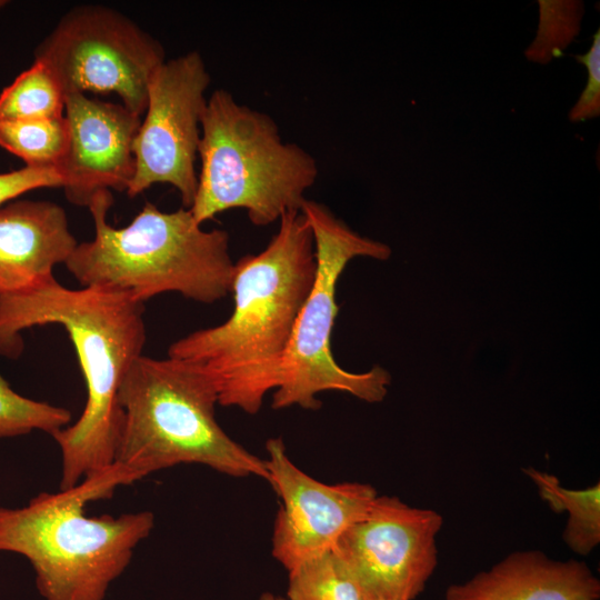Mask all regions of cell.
<instances>
[{"instance_id":"7402d4cb","label":"cell","mask_w":600,"mask_h":600,"mask_svg":"<svg viewBox=\"0 0 600 600\" xmlns=\"http://www.w3.org/2000/svg\"><path fill=\"white\" fill-rule=\"evenodd\" d=\"M62 187V178L54 168L24 166L0 173V207L23 193L39 188Z\"/></svg>"},{"instance_id":"d6986e66","label":"cell","mask_w":600,"mask_h":600,"mask_svg":"<svg viewBox=\"0 0 600 600\" xmlns=\"http://www.w3.org/2000/svg\"><path fill=\"white\" fill-rule=\"evenodd\" d=\"M537 36L524 51L528 60L546 64L562 56L580 32L584 13L582 1L539 0Z\"/></svg>"},{"instance_id":"ac0fdd59","label":"cell","mask_w":600,"mask_h":600,"mask_svg":"<svg viewBox=\"0 0 600 600\" xmlns=\"http://www.w3.org/2000/svg\"><path fill=\"white\" fill-rule=\"evenodd\" d=\"M287 600H364V593L333 552L308 560L288 572Z\"/></svg>"},{"instance_id":"3957f363","label":"cell","mask_w":600,"mask_h":600,"mask_svg":"<svg viewBox=\"0 0 600 600\" xmlns=\"http://www.w3.org/2000/svg\"><path fill=\"white\" fill-rule=\"evenodd\" d=\"M133 483L116 462L59 492L0 507V552L24 557L44 600H103L154 527L150 511L90 517L87 503Z\"/></svg>"},{"instance_id":"e0dca14e","label":"cell","mask_w":600,"mask_h":600,"mask_svg":"<svg viewBox=\"0 0 600 600\" xmlns=\"http://www.w3.org/2000/svg\"><path fill=\"white\" fill-rule=\"evenodd\" d=\"M67 141L64 116L54 119L0 121V147L23 160L28 167L57 169L64 154Z\"/></svg>"},{"instance_id":"ba28073f","label":"cell","mask_w":600,"mask_h":600,"mask_svg":"<svg viewBox=\"0 0 600 600\" xmlns=\"http://www.w3.org/2000/svg\"><path fill=\"white\" fill-rule=\"evenodd\" d=\"M64 97L112 92L141 117L148 86L166 61L161 43L121 12L79 6L66 13L34 51Z\"/></svg>"},{"instance_id":"7c38bea8","label":"cell","mask_w":600,"mask_h":600,"mask_svg":"<svg viewBox=\"0 0 600 600\" xmlns=\"http://www.w3.org/2000/svg\"><path fill=\"white\" fill-rule=\"evenodd\" d=\"M68 141L58 166L67 199L89 207L102 192L127 191L134 174L133 142L141 117L122 103L83 93L64 98Z\"/></svg>"},{"instance_id":"44dd1931","label":"cell","mask_w":600,"mask_h":600,"mask_svg":"<svg viewBox=\"0 0 600 600\" xmlns=\"http://www.w3.org/2000/svg\"><path fill=\"white\" fill-rule=\"evenodd\" d=\"M577 61L586 66L588 82L578 101L569 112L571 122H579L596 118L600 114V30L592 37V44L584 54L574 57Z\"/></svg>"},{"instance_id":"277c9868","label":"cell","mask_w":600,"mask_h":600,"mask_svg":"<svg viewBox=\"0 0 600 600\" xmlns=\"http://www.w3.org/2000/svg\"><path fill=\"white\" fill-rule=\"evenodd\" d=\"M112 193L89 204L91 241L78 243L64 263L82 287H103L144 301L167 292L213 303L231 290L234 262L229 233L204 230L191 211L163 212L150 202L126 227L107 221Z\"/></svg>"},{"instance_id":"9a60e30c","label":"cell","mask_w":600,"mask_h":600,"mask_svg":"<svg viewBox=\"0 0 600 600\" xmlns=\"http://www.w3.org/2000/svg\"><path fill=\"white\" fill-rule=\"evenodd\" d=\"M523 472L537 486L550 509L568 513L562 533L564 543L580 556L589 554L600 543V483L568 489L548 472L534 468H526Z\"/></svg>"},{"instance_id":"603a6c76","label":"cell","mask_w":600,"mask_h":600,"mask_svg":"<svg viewBox=\"0 0 600 600\" xmlns=\"http://www.w3.org/2000/svg\"><path fill=\"white\" fill-rule=\"evenodd\" d=\"M259 600H287V599L274 596V594H272L270 592H264V593L261 594Z\"/></svg>"},{"instance_id":"ffe728a7","label":"cell","mask_w":600,"mask_h":600,"mask_svg":"<svg viewBox=\"0 0 600 600\" xmlns=\"http://www.w3.org/2000/svg\"><path fill=\"white\" fill-rule=\"evenodd\" d=\"M68 409L33 400L17 393L0 374V438H12L32 431L54 434L68 427Z\"/></svg>"},{"instance_id":"30bf717a","label":"cell","mask_w":600,"mask_h":600,"mask_svg":"<svg viewBox=\"0 0 600 600\" xmlns=\"http://www.w3.org/2000/svg\"><path fill=\"white\" fill-rule=\"evenodd\" d=\"M442 523L434 510L409 506L398 497L377 496L332 551L364 596L413 600L437 568L436 539Z\"/></svg>"},{"instance_id":"9c48e42d","label":"cell","mask_w":600,"mask_h":600,"mask_svg":"<svg viewBox=\"0 0 600 600\" xmlns=\"http://www.w3.org/2000/svg\"><path fill=\"white\" fill-rule=\"evenodd\" d=\"M209 83L210 74L197 51L166 60L156 70L148 86L146 117L133 142L136 168L128 197L168 183L180 193L183 208L192 206Z\"/></svg>"},{"instance_id":"d4e9b609","label":"cell","mask_w":600,"mask_h":600,"mask_svg":"<svg viewBox=\"0 0 600 600\" xmlns=\"http://www.w3.org/2000/svg\"><path fill=\"white\" fill-rule=\"evenodd\" d=\"M7 4V1L0 0V10Z\"/></svg>"},{"instance_id":"5b68a950","label":"cell","mask_w":600,"mask_h":600,"mask_svg":"<svg viewBox=\"0 0 600 600\" xmlns=\"http://www.w3.org/2000/svg\"><path fill=\"white\" fill-rule=\"evenodd\" d=\"M118 403L122 420L114 462L133 482L182 463L269 480L264 460L218 423L216 388L197 367L142 354L124 376Z\"/></svg>"},{"instance_id":"8fae6325","label":"cell","mask_w":600,"mask_h":600,"mask_svg":"<svg viewBox=\"0 0 600 600\" xmlns=\"http://www.w3.org/2000/svg\"><path fill=\"white\" fill-rule=\"evenodd\" d=\"M269 480L281 499L271 552L289 572L332 551L341 534L370 508L378 493L361 482L327 484L298 468L281 438L266 442Z\"/></svg>"},{"instance_id":"2e32d148","label":"cell","mask_w":600,"mask_h":600,"mask_svg":"<svg viewBox=\"0 0 600 600\" xmlns=\"http://www.w3.org/2000/svg\"><path fill=\"white\" fill-rule=\"evenodd\" d=\"M64 98L51 71L34 61L0 93V121L63 117Z\"/></svg>"},{"instance_id":"6da1fadb","label":"cell","mask_w":600,"mask_h":600,"mask_svg":"<svg viewBox=\"0 0 600 600\" xmlns=\"http://www.w3.org/2000/svg\"><path fill=\"white\" fill-rule=\"evenodd\" d=\"M143 303L103 287L69 289L54 277L22 292L0 296V354L18 357L21 331L60 324L72 341L87 388L79 419L52 434L61 452L60 490L114 463L122 413L121 382L142 356Z\"/></svg>"},{"instance_id":"8992f818","label":"cell","mask_w":600,"mask_h":600,"mask_svg":"<svg viewBox=\"0 0 600 600\" xmlns=\"http://www.w3.org/2000/svg\"><path fill=\"white\" fill-rule=\"evenodd\" d=\"M198 187L189 208L201 224L231 209H244L257 227L299 211L318 178L316 159L284 142L268 113L239 103L218 89L201 117Z\"/></svg>"},{"instance_id":"4fadbf2b","label":"cell","mask_w":600,"mask_h":600,"mask_svg":"<svg viewBox=\"0 0 600 600\" xmlns=\"http://www.w3.org/2000/svg\"><path fill=\"white\" fill-rule=\"evenodd\" d=\"M78 242L64 209L47 200L0 207V296L31 289L53 277Z\"/></svg>"},{"instance_id":"52a82bcc","label":"cell","mask_w":600,"mask_h":600,"mask_svg":"<svg viewBox=\"0 0 600 600\" xmlns=\"http://www.w3.org/2000/svg\"><path fill=\"white\" fill-rule=\"evenodd\" d=\"M300 212L313 237L316 277L297 318L271 406L317 410L321 407L317 397L324 391L348 392L367 402L382 401L390 374L380 367L363 373L342 369L330 343L339 310L337 283L348 262L361 256L386 260L391 249L360 236L320 202L306 199Z\"/></svg>"},{"instance_id":"5bb4252c","label":"cell","mask_w":600,"mask_h":600,"mask_svg":"<svg viewBox=\"0 0 600 600\" xmlns=\"http://www.w3.org/2000/svg\"><path fill=\"white\" fill-rule=\"evenodd\" d=\"M446 600H600V581L582 561L539 550L510 553L470 580L451 584Z\"/></svg>"},{"instance_id":"cb8c5ba5","label":"cell","mask_w":600,"mask_h":600,"mask_svg":"<svg viewBox=\"0 0 600 600\" xmlns=\"http://www.w3.org/2000/svg\"><path fill=\"white\" fill-rule=\"evenodd\" d=\"M364 600H402V599L380 597V596H364Z\"/></svg>"},{"instance_id":"7a4b0ae2","label":"cell","mask_w":600,"mask_h":600,"mask_svg":"<svg viewBox=\"0 0 600 600\" xmlns=\"http://www.w3.org/2000/svg\"><path fill=\"white\" fill-rule=\"evenodd\" d=\"M313 237L303 214L288 211L267 247L234 262L233 310L168 349L212 381L218 404L256 414L278 387L283 358L316 277Z\"/></svg>"}]
</instances>
